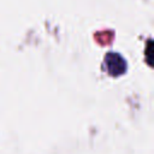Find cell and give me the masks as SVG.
<instances>
[{"mask_svg":"<svg viewBox=\"0 0 154 154\" xmlns=\"http://www.w3.org/2000/svg\"><path fill=\"white\" fill-rule=\"evenodd\" d=\"M103 67L107 71V73L112 77L122 76L126 70V61L118 53L109 52L105 57Z\"/></svg>","mask_w":154,"mask_h":154,"instance_id":"1","label":"cell"}]
</instances>
